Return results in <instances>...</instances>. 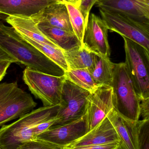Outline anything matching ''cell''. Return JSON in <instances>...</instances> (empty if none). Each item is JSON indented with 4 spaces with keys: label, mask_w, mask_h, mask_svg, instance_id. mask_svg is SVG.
<instances>
[{
    "label": "cell",
    "mask_w": 149,
    "mask_h": 149,
    "mask_svg": "<svg viewBox=\"0 0 149 149\" xmlns=\"http://www.w3.org/2000/svg\"><path fill=\"white\" fill-rule=\"evenodd\" d=\"M11 63H12L10 61H0V76L4 78L7 74V70Z\"/></svg>",
    "instance_id": "29"
},
{
    "label": "cell",
    "mask_w": 149,
    "mask_h": 149,
    "mask_svg": "<svg viewBox=\"0 0 149 149\" xmlns=\"http://www.w3.org/2000/svg\"><path fill=\"white\" fill-rule=\"evenodd\" d=\"M22 79L31 94L42 101L43 107L59 105L64 74L54 76L26 67Z\"/></svg>",
    "instance_id": "6"
},
{
    "label": "cell",
    "mask_w": 149,
    "mask_h": 149,
    "mask_svg": "<svg viewBox=\"0 0 149 149\" xmlns=\"http://www.w3.org/2000/svg\"><path fill=\"white\" fill-rule=\"evenodd\" d=\"M120 142L110 143L101 145L80 146L73 148L65 147L64 149H117L120 146Z\"/></svg>",
    "instance_id": "26"
},
{
    "label": "cell",
    "mask_w": 149,
    "mask_h": 149,
    "mask_svg": "<svg viewBox=\"0 0 149 149\" xmlns=\"http://www.w3.org/2000/svg\"><path fill=\"white\" fill-rule=\"evenodd\" d=\"M90 92L66 79L63 84L57 120L52 126L66 125L83 117Z\"/></svg>",
    "instance_id": "7"
},
{
    "label": "cell",
    "mask_w": 149,
    "mask_h": 149,
    "mask_svg": "<svg viewBox=\"0 0 149 149\" xmlns=\"http://www.w3.org/2000/svg\"><path fill=\"white\" fill-rule=\"evenodd\" d=\"M127 149H139L136 123L125 119L114 109L107 116Z\"/></svg>",
    "instance_id": "16"
},
{
    "label": "cell",
    "mask_w": 149,
    "mask_h": 149,
    "mask_svg": "<svg viewBox=\"0 0 149 149\" xmlns=\"http://www.w3.org/2000/svg\"><path fill=\"white\" fill-rule=\"evenodd\" d=\"M114 66L109 57L95 53L93 63L88 70L97 86H111Z\"/></svg>",
    "instance_id": "18"
},
{
    "label": "cell",
    "mask_w": 149,
    "mask_h": 149,
    "mask_svg": "<svg viewBox=\"0 0 149 149\" xmlns=\"http://www.w3.org/2000/svg\"><path fill=\"white\" fill-rule=\"evenodd\" d=\"M20 37L28 43L33 46L34 48L38 50L41 53L53 61L61 69H63L65 72L69 70L63 50L59 48L52 47L43 43L36 42L25 37L22 36H20Z\"/></svg>",
    "instance_id": "20"
},
{
    "label": "cell",
    "mask_w": 149,
    "mask_h": 149,
    "mask_svg": "<svg viewBox=\"0 0 149 149\" xmlns=\"http://www.w3.org/2000/svg\"><path fill=\"white\" fill-rule=\"evenodd\" d=\"M65 3H69L78 8L81 0H62Z\"/></svg>",
    "instance_id": "30"
},
{
    "label": "cell",
    "mask_w": 149,
    "mask_h": 149,
    "mask_svg": "<svg viewBox=\"0 0 149 149\" xmlns=\"http://www.w3.org/2000/svg\"><path fill=\"white\" fill-rule=\"evenodd\" d=\"M57 2L52 0H0V14L31 17Z\"/></svg>",
    "instance_id": "15"
},
{
    "label": "cell",
    "mask_w": 149,
    "mask_h": 149,
    "mask_svg": "<svg viewBox=\"0 0 149 149\" xmlns=\"http://www.w3.org/2000/svg\"><path fill=\"white\" fill-rule=\"evenodd\" d=\"M17 149H64V148L43 140L36 139L26 142Z\"/></svg>",
    "instance_id": "24"
},
{
    "label": "cell",
    "mask_w": 149,
    "mask_h": 149,
    "mask_svg": "<svg viewBox=\"0 0 149 149\" xmlns=\"http://www.w3.org/2000/svg\"><path fill=\"white\" fill-rule=\"evenodd\" d=\"M40 30L64 51L82 46L74 33L45 24H38Z\"/></svg>",
    "instance_id": "17"
},
{
    "label": "cell",
    "mask_w": 149,
    "mask_h": 149,
    "mask_svg": "<svg viewBox=\"0 0 149 149\" xmlns=\"http://www.w3.org/2000/svg\"><path fill=\"white\" fill-rule=\"evenodd\" d=\"M120 142V139L118 134L112 123L106 116L97 127L67 147L101 145Z\"/></svg>",
    "instance_id": "13"
},
{
    "label": "cell",
    "mask_w": 149,
    "mask_h": 149,
    "mask_svg": "<svg viewBox=\"0 0 149 149\" xmlns=\"http://www.w3.org/2000/svg\"><path fill=\"white\" fill-rule=\"evenodd\" d=\"M143 1H145L149 3V0H143Z\"/></svg>",
    "instance_id": "36"
},
{
    "label": "cell",
    "mask_w": 149,
    "mask_h": 149,
    "mask_svg": "<svg viewBox=\"0 0 149 149\" xmlns=\"http://www.w3.org/2000/svg\"><path fill=\"white\" fill-rule=\"evenodd\" d=\"M65 4L73 33L83 45L84 33L86 26L85 19L78 8L69 3Z\"/></svg>",
    "instance_id": "22"
},
{
    "label": "cell",
    "mask_w": 149,
    "mask_h": 149,
    "mask_svg": "<svg viewBox=\"0 0 149 149\" xmlns=\"http://www.w3.org/2000/svg\"><path fill=\"white\" fill-rule=\"evenodd\" d=\"M52 1H56L58 2L64 3V2L62 1V0H52Z\"/></svg>",
    "instance_id": "33"
},
{
    "label": "cell",
    "mask_w": 149,
    "mask_h": 149,
    "mask_svg": "<svg viewBox=\"0 0 149 149\" xmlns=\"http://www.w3.org/2000/svg\"><path fill=\"white\" fill-rule=\"evenodd\" d=\"M136 128L138 148L149 149V120H139Z\"/></svg>",
    "instance_id": "23"
},
{
    "label": "cell",
    "mask_w": 149,
    "mask_h": 149,
    "mask_svg": "<svg viewBox=\"0 0 149 149\" xmlns=\"http://www.w3.org/2000/svg\"><path fill=\"white\" fill-rule=\"evenodd\" d=\"M108 30L138 44L149 52V24L117 12L99 9Z\"/></svg>",
    "instance_id": "8"
},
{
    "label": "cell",
    "mask_w": 149,
    "mask_h": 149,
    "mask_svg": "<svg viewBox=\"0 0 149 149\" xmlns=\"http://www.w3.org/2000/svg\"><path fill=\"white\" fill-rule=\"evenodd\" d=\"M64 76L66 79L80 88L90 92L99 86L94 81L87 68L69 70L65 72Z\"/></svg>",
    "instance_id": "21"
},
{
    "label": "cell",
    "mask_w": 149,
    "mask_h": 149,
    "mask_svg": "<svg viewBox=\"0 0 149 149\" xmlns=\"http://www.w3.org/2000/svg\"><path fill=\"white\" fill-rule=\"evenodd\" d=\"M126 65L140 100L149 98V52L138 44L122 37Z\"/></svg>",
    "instance_id": "5"
},
{
    "label": "cell",
    "mask_w": 149,
    "mask_h": 149,
    "mask_svg": "<svg viewBox=\"0 0 149 149\" xmlns=\"http://www.w3.org/2000/svg\"><path fill=\"white\" fill-rule=\"evenodd\" d=\"M57 120V116L43 122L36 126L33 130V136L34 139H36L37 136L42 133L49 129L50 127L54 125Z\"/></svg>",
    "instance_id": "25"
},
{
    "label": "cell",
    "mask_w": 149,
    "mask_h": 149,
    "mask_svg": "<svg viewBox=\"0 0 149 149\" xmlns=\"http://www.w3.org/2000/svg\"><path fill=\"white\" fill-rule=\"evenodd\" d=\"M140 113L143 120H149V98L141 101Z\"/></svg>",
    "instance_id": "27"
},
{
    "label": "cell",
    "mask_w": 149,
    "mask_h": 149,
    "mask_svg": "<svg viewBox=\"0 0 149 149\" xmlns=\"http://www.w3.org/2000/svg\"><path fill=\"white\" fill-rule=\"evenodd\" d=\"M38 24H45L73 33L67 8L64 3L55 2L31 17Z\"/></svg>",
    "instance_id": "14"
},
{
    "label": "cell",
    "mask_w": 149,
    "mask_h": 149,
    "mask_svg": "<svg viewBox=\"0 0 149 149\" xmlns=\"http://www.w3.org/2000/svg\"><path fill=\"white\" fill-rule=\"evenodd\" d=\"M69 70L89 69L94 61L95 53L82 45L78 48L64 51Z\"/></svg>",
    "instance_id": "19"
},
{
    "label": "cell",
    "mask_w": 149,
    "mask_h": 149,
    "mask_svg": "<svg viewBox=\"0 0 149 149\" xmlns=\"http://www.w3.org/2000/svg\"><path fill=\"white\" fill-rule=\"evenodd\" d=\"M87 132V123L85 115L80 119L66 125L52 126L38 136L36 139L43 140L65 148L68 147Z\"/></svg>",
    "instance_id": "11"
},
{
    "label": "cell",
    "mask_w": 149,
    "mask_h": 149,
    "mask_svg": "<svg viewBox=\"0 0 149 149\" xmlns=\"http://www.w3.org/2000/svg\"><path fill=\"white\" fill-rule=\"evenodd\" d=\"M0 149H2L1 148V147H0Z\"/></svg>",
    "instance_id": "37"
},
{
    "label": "cell",
    "mask_w": 149,
    "mask_h": 149,
    "mask_svg": "<svg viewBox=\"0 0 149 149\" xmlns=\"http://www.w3.org/2000/svg\"><path fill=\"white\" fill-rule=\"evenodd\" d=\"M37 104L17 81L0 83V127L32 111Z\"/></svg>",
    "instance_id": "4"
},
{
    "label": "cell",
    "mask_w": 149,
    "mask_h": 149,
    "mask_svg": "<svg viewBox=\"0 0 149 149\" xmlns=\"http://www.w3.org/2000/svg\"><path fill=\"white\" fill-rule=\"evenodd\" d=\"M113 109L112 87L102 85L90 92L85 114L87 132L97 127Z\"/></svg>",
    "instance_id": "9"
},
{
    "label": "cell",
    "mask_w": 149,
    "mask_h": 149,
    "mask_svg": "<svg viewBox=\"0 0 149 149\" xmlns=\"http://www.w3.org/2000/svg\"><path fill=\"white\" fill-rule=\"evenodd\" d=\"M108 30L102 18L93 13L90 14L84 33L83 45L94 53L109 57Z\"/></svg>",
    "instance_id": "10"
},
{
    "label": "cell",
    "mask_w": 149,
    "mask_h": 149,
    "mask_svg": "<svg viewBox=\"0 0 149 149\" xmlns=\"http://www.w3.org/2000/svg\"><path fill=\"white\" fill-rule=\"evenodd\" d=\"M95 4L100 9L120 13L149 24V3L143 0H99Z\"/></svg>",
    "instance_id": "12"
},
{
    "label": "cell",
    "mask_w": 149,
    "mask_h": 149,
    "mask_svg": "<svg viewBox=\"0 0 149 149\" xmlns=\"http://www.w3.org/2000/svg\"><path fill=\"white\" fill-rule=\"evenodd\" d=\"M99 0H94V4H95V3H96V2H97L98 1H99Z\"/></svg>",
    "instance_id": "35"
},
{
    "label": "cell",
    "mask_w": 149,
    "mask_h": 149,
    "mask_svg": "<svg viewBox=\"0 0 149 149\" xmlns=\"http://www.w3.org/2000/svg\"><path fill=\"white\" fill-rule=\"evenodd\" d=\"M81 2L86 6H90L94 4V0H81Z\"/></svg>",
    "instance_id": "31"
},
{
    "label": "cell",
    "mask_w": 149,
    "mask_h": 149,
    "mask_svg": "<svg viewBox=\"0 0 149 149\" xmlns=\"http://www.w3.org/2000/svg\"><path fill=\"white\" fill-rule=\"evenodd\" d=\"M117 149H127V148H126V147L124 146V144H123L120 141V146H119V148H118Z\"/></svg>",
    "instance_id": "32"
},
{
    "label": "cell",
    "mask_w": 149,
    "mask_h": 149,
    "mask_svg": "<svg viewBox=\"0 0 149 149\" xmlns=\"http://www.w3.org/2000/svg\"><path fill=\"white\" fill-rule=\"evenodd\" d=\"M3 79V77H2V76H0V81H1Z\"/></svg>",
    "instance_id": "34"
},
{
    "label": "cell",
    "mask_w": 149,
    "mask_h": 149,
    "mask_svg": "<svg viewBox=\"0 0 149 149\" xmlns=\"http://www.w3.org/2000/svg\"><path fill=\"white\" fill-rule=\"evenodd\" d=\"M59 105L43 107L24 115L14 122L0 128L2 149H17L26 142L34 140L33 130L39 123L56 117Z\"/></svg>",
    "instance_id": "2"
},
{
    "label": "cell",
    "mask_w": 149,
    "mask_h": 149,
    "mask_svg": "<svg viewBox=\"0 0 149 149\" xmlns=\"http://www.w3.org/2000/svg\"><path fill=\"white\" fill-rule=\"evenodd\" d=\"M111 86L114 109L125 119L137 122L140 117L141 100L125 63L115 64Z\"/></svg>",
    "instance_id": "3"
},
{
    "label": "cell",
    "mask_w": 149,
    "mask_h": 149,
    "mask_svg": "<svg viewBox=\"0 0 149 149\" xmlns=\"http://www.w3.org/2000/svg\"><path fill=\"white\" fill-rule=\"evenodd\" d=\"M6 16L0 14V47L27 68L54 76L64 75L63 69L5 24Z\"/></svg>",
    "instance_id": "1"
},
{
    "label": "cell",
    "mask_w": 149,
    "mask_h": 149,
    "mask_svg": "<svg viewBox=\"0 0 149 149\" xmlns=\"http://www.w3.org/2000/svg\"><path fill=\"white\" fill-rule=\"evenodd\" d=\"M10 61L12 63H17L15 58L0 47V61Z\"/></svg>",
    "instance_id": "28"
}]
</instances>
